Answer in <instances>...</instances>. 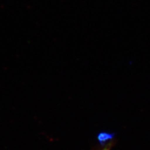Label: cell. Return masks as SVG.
<instances>
[{"label":"cell","mask_w":150,"mask_h":150,"mask_svg":"<svg viewBox=\"0 0 150 150\" xmlns=\"http://www.w3.org/2000/svg\"><path fill=\"white\" fill-rule=\"evenodd\" d=\"M115 137L114 133H109L106 132L100 133L98 135V140L101 145H105L107 141L111 140Z\"/></svg>","instance_id":"1"},{"label":"cell","mask_w":150,"mask_h":150,"mask_svg":"<svg viewBox=\"0 0 150 150\" xmlns=\"http://www.w3.org/2000/svg\"><path fill=\"white\" fill-rule=\"evenodd\" d=\"M112 144H113V143H112V142L109 143L107 145H106V146L104 147V148L102 149L101 150H110Z\"/></svg>","instance_id":"2"}]
</instances>
